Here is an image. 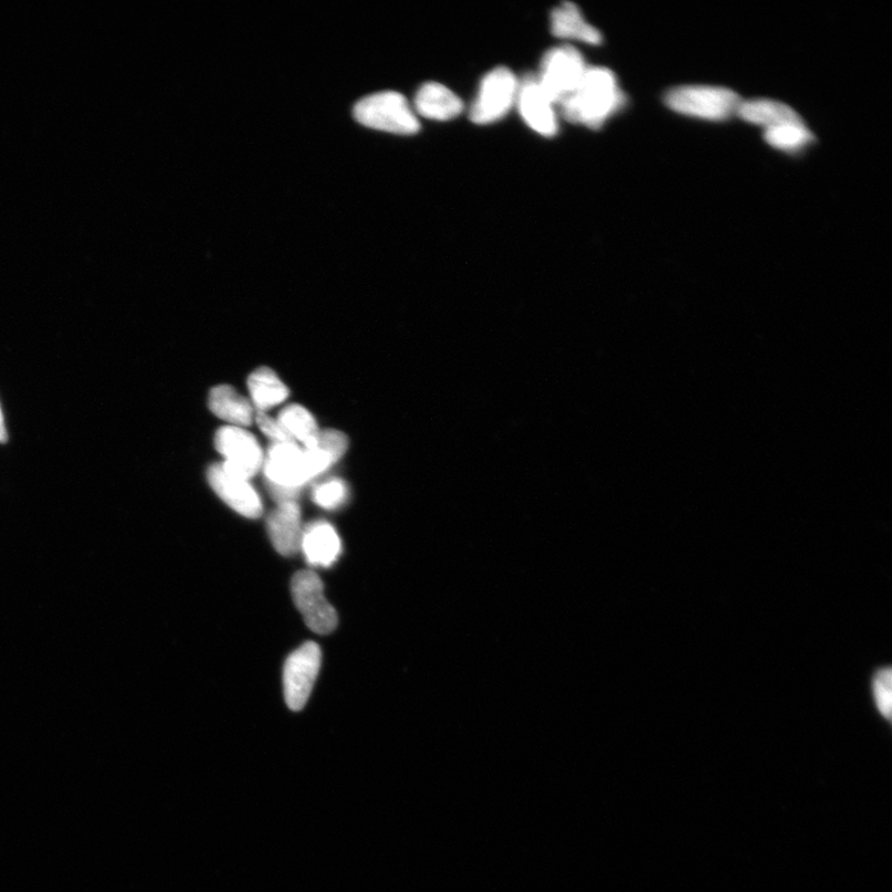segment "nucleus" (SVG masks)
<instances>
[{"instance_id": "a211bd4d", "label": "nucleus", "mask_w": 892, "mask_h": 892, "mask_svg": "<svg viewBox=\"0 0 892 892\" xmlns=\"http://www.w3.org/2000/svg\"><path fill=\"white\" fill-rule=\"evenodd\" d=\"M249 388L259 412L283 403L290 396L288 388L269 367H261L250 376Z\"/></svg>"}, {"instance_id": "1a4fd4ad", "label": "nucleus", "mask_w": 892, "mask_h": 892, "mask_svg": "<svg viewBox=\"0 0 892 892\" xmlns=\"http://www.w3.org/2000/svg\"><path fill=\"white\" fill-rule=\"evenodd\" d=\"M263 464L269 486L300 492L313 480L305 450L295 443H274Z\"/></svg>"}, {"instance_id": "4468645a", "label": "nucleus", "mask_w": 892, "mask_h": 892, "mask_svg": "<svg viewBox=\"0 0 892 892\" xmlns=\"http://www.w3.org/2000/svg\"><path fill=\"white\" fill-rule=\"evenodd\" d=\"M416 109L420 116L429 119L450 120L464 111V105L453 91L435 82H428L418 91Z\"/></svg>"}, {"instance_id": "9d476101", "label": "nucleus", "mask_w": 892, "mask_h": 892, "mask_svg": "<svg viewBox=\"0 0 892 892\" xmlns=\"http://www.w3.org/2000/svg\"><path fill=\"white\" fill-rule=\"evenodd\" d=\"M516 105L522 118L538 135L548 138L557 135L556 106L543 91L536 76H526L520 82Z\"/></svg>"}, {"instance_id": "6ab92c4d", "label": "nucleus", "mask_w": 892, "mask_h": 892, "mask_svg": "<svg viewBox=\"0 0 892 892\" xmlns=\"http://www.w3.org/2000/svg\"><path fill=\"white\" fill-rule=\"evenodd\" d=\"M279 422L294 442L297 440L305 449L314 447L319 438V428H317L314 417L302 406L285 407L279 417Z\"/></svg>"}, {"instance_id": "39448f33", "label": "nucleus", "mask_w": 892, "mask_h": 892, "mask_svg": "<svg viewBox=\"0 0 892 892\" xmlns=\"http://www.w3.org/2000/svg\"><path fill=\"white\" fill-rule=\"evenodd\" d=\"M518 84L510 69L492 70L481 81L478 97L470 108V119L484 126L504 118L516 105Z\"/></svg>"}, {"instance_id": "423d86ee", "label": "nucleus", "mask_w": 892, "mask_h": 892, "mask_svg": "<svg viewBox=\"0 0 892 892\" xmlns=\"http://www.w3.org/2000/svg\"><path fill=\"white\" fill-rule=\"evenodd\" d=\"M292 597L303 615L306 627L319 634L332 633L337 627V613L326 600L324 584L314 571L302 570L292 579Z\"/></svg>"}, {"instance_id": "f257e3e1", "label": "nucleus", "mask_w": 892, "mask_h": 892, "mask_svg": "<svg viewBox=\"0 0 892 892\" xmlns=\"http://www.w3.org/2000/svg\"><path fill=\"white\" fill-rule=\"evenodd\" d=\"M622 105L623 95L612 71L588 66L577 90L557 107L568 122L598 129Z\"/></svg>"}, {"instance_id": "4be33fe9", "label": "nucleus", "mask_w": 892, "mask_h": 892, "mask_svg": "<svg viewBox=\"0 0 892 892\" xmlns=\"http://www.w3.org/2000/svg\"><path fill=\"white\" fill-rule=\"evenodd\" d=\"M348 497V489L344 481L333 479L316 486L313 491V500L316 505L326 510H335L345 504Z\"/></svg>"}, {"instance_id": "7ed1b4c3", "label": "nucleus", "mask_w": 892, "mask_h": 892, "mask_svg": "<svg viewBox=\"0 0 892 892\" xmlns=\"http://www.w3.org/2000/svg\"><path fill=\"white\" fill-rule=\"evenodd\" d=\"M665 105L683 116L725 120L736 115L742 104L734 91L715 86H681L668 92Z\"/></svg>"}, {"instance_id": "dca6fc26", "label": "nucleus", "mask_w": 892, "mask_h": 892, "mask_svg": "<svg viewBox=\"0 0 892 892\" xmlns=\"http://www.w3.org/2000/svg\"><path fill=\"white\" fill-rule=\"evenodd\" d=\"M209 407L214 416L231 427H249L253 420V407L231 386L214 387L209 397Z\"/></svg>"}, {"instance_id": "f8f14e48", "label": "nucleus", "mask_w": 892, "mask_h": 892, "mask_svg": "<svg viewBox=\"0 0 892 892\" xmlns=\"http://www.w3.org/2000/svg\"><path fill=\"white\" fill-rule=\"evenodd\" d=\"M266 529L280 555L295 556L301 550L303 537L301 507L296 501L280 504L266 520Z\"/></svg>"}, {"instance_id": "412c9836", "label": "nucleus", "mask_w": 892, "mask_h": 892, "mask_svg": "<svg viewBox=\"0 0 892 892\" xmlns=\"http://www.w3.org/2000/svg\"><path fill=\"white\" fill-rule=\"evenodd\" d=\"M870 694L875 711L890 724L892 721V669L880 665L870 675Z\"/></svg>"}, {"instance_id": "f03ea898", "label": "nucleus", "mask_w": 892, "mask_h": 892, "mask_svg": "<svg viewBox=\"0 0 892 892\" xmlns=\"http://www.w3.org/2000/svg\"><path fill=\"white\" fill-rule=\"evenodd\" d=\"M355 119L363 126L393 133V135H416L420 125L408 101L393 91L379 92L363 98L355 106Z\"/></svg>"}, {"instance_id": "f3484780", "label": "nucleus", "mask_w": 892, "mask_h": 892, "mask_svg": "<svg viewBox=\"0 0 892 892\" xmlns=\"http://www.w3.org/2000/svg\"><path fill=\"white\" fill-rule=\"evenodd\" d=\"M742 119L770 129L777 126L802 120L797 112L783 102L772 99H753L742 102L736 113Z\"/></svg>"}, {"instance_id": "5701e85b", "label": "nucleus", "mask_w": 892, "mask_h": 892, "mask_svg": "<svg viewBox=\"0 0 892 892\" xmlns=\"http://www.w3.org/2000/svg\"><path fill=\"white\" fill-rule=\"evenodd\" d=\"M258 423L262 432L273 440V443H295L288 433L285 432L279 420L266 416L264 412L258 413Z\"/></svg>"}, {"instance_id": "0eeeda50", "label": "nucleus", "mask_w": 892, "mask_h": 892, "mask_svg": "<svg viewBox=\"0 0 892 892\" xmlns=\"http://www.w3.org/2000/svg\"><path fill=\"white\" fill-rule=\"evenodd\" d=\"M322 665V650L315 642H306L286 660L283 686L286 705L302 711L313 692Z\"/></svg>"}, {"instance_id": "aec40b11", "label": "nucleus", "mask_w": 892, "mask_h": 892, "mask_svg": "<svg viewBox=\"0 0 892 892\" xmlns=\"http://www.w3.org/2000/svg\"><path fill=\"white\" fill-rule=\"evenodd\" d=\"M765 140L773 148L796 151L811 145L815 140V136L812 132L804 125L802 120H798L766 129Z\"/></svg>"}, {"instance_id": "2eb2a0df", "label": "nucleus", "mask_w": 892, "mask_h": 892, "mask_svg": "<svg viewBox=\"0 0 892 892\" xmlns=\"http://www.w3.org/2000/svg\"><path fill=\"white\" fill-rule=\"evenodd\" d=\"M550 25L553 35L557 38L579 40L590 45L601 44L599 30L586 22L574 3H563L553 10Z\"/></svg>"}, {"instance_id": "ddd939ff", "label": "nucleus", "mask_w": 892, "mask_h": 892, "mask_svg": "<svg viewBox=\"0 0 892 892\" xmlns=\"http://www.w3.org/2000/svg\"><path fill=\"white\" fill-rule=\"evenodd\" d=\"M342 548L340 537L330 523L316 521L303 529L301 549L313 567H332Z\"/></svg>"}, {"instance_id": "6e6552de", "label": "nucleus", "mask_w": 892, "mask_h": 892, "mask_svg": "<svg viewBox=\"0 0 892 892\" xmlns=\"http://www.w3.org/2000/svg\"><path fill=\"white\" fill-rule=\"evenodd\" d=\"M214 445L224 458L222 465L235 476L250 480L263 466L264 457L258 439L243 428H221Z\"/></svg>"}, {"instance_id": "9b49d317", "label": "nucleus", "mask_w": 892, "mask_h": 892, "mask_svg": "<svg viewBox=\"0 0 892 892\" xmlns=\"http://www.w3.org/2000/svg\"><path fill=\"white\" fill-rule=\"evenodd\" d=\"M208 480L214 492L238 514L259 518L263 514V504L258 491H255L249 480L235 476L222 464L212 465L209 469Z\"/></svg>"}, {"instance_id": "20e7f679", "label": "nucleus", "mask_w": 892, "mask_h": 892, "mask_svg": "<svg viewBox=\"0 0 892 892\" xmlns=\"http://www.w3.org/2000/svg\"><path fill=\"white\" fill-rule=\"evenodd\" d=\"M588 66L576 48L550 49L542 59L538 84L555 106L568 98L580 84Z\"/></svg>"}, {"instance_id": "b1692460", "label": "nucleus", "mask_w": 892, "mask_h": 892, "mask_svg": "<svg viewBox=\"0 0 892 892\" xmlns=\"http://www.w3.org/2000/svg\"><path fill=\"white\" fill-rule=\"evenodd\" d=\"M8 442V433L6 429L4 416L2 412V407H0V443L4 444Z\"/></svg>"}]
</instances>
